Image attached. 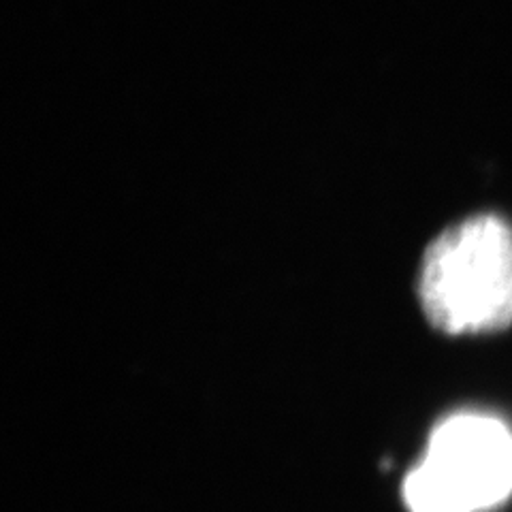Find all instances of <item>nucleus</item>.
<instances>
[{"label":"nucleus","mask_w":512,"mask_h":512,"mask_svg":"<svg viewBox=\"0 0 512 512\" xmlns=\"http://www.w3.org/2000/svg\"><path fill=\"white\" fill-rule=\"evenodd\" d=\"M419 299L448 335L493 333L512 323V229L491 214L446 229L423 256Z\"/></svg>","instance_id":"obj_1"},{"label":"nucleus","mask_w":512,"mask_h":512,"mask_svg":"<svg viewBox=\"0 0 512 512\" xmlns=\"http://www.w3.org/2000/svg\"><path fill=\"white\" fill-rule=\"evenodd\" d=\"M512 493V434L487 414H455L404 480L410 512H483Z\"/></svg>","instance_id":"obj_2"}]
</instances>
